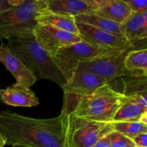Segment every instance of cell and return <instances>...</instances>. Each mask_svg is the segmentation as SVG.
Returning a JSON list of instances; mask_svg holds the SVG:
<instances>
[{"mask_svg": "<svg viewBox=\"0 0 147 147\" xmlns=\"http://www.w3.org/2000/svg\"><path fill=\"white\" fill-rule=\"evenodd\" d=\"M0 134L11 146L65 147L60 115L38 119L0 111Z\"/></svg>", "mask_w": 147, "mask_h": 147, "instance_id": "6da1fadb", "label": "cell"}, {"mask_svg": "<svg viewBox=\"0 0 147 147\" xmlns=\"http://www.w3.org/2000/svg\"><path fill=\"white\" fill-rule=\"evenodd\" d=\"M7 47L35 76L37 80L46 79L63 88L66 80L50 55L39 45L33 31H28L8 40Z\"/></svg>", "mask_w": 147, "mask_h": 147, "instance_id": "7a4b0ae2", "label": "cell"}, {"mask_svg": "<svg viewBox=\"0 0 147 147\" xmlns=\"http://www.w3.org/2000/svg\"><path fill=\"white\" fill-rule=\"evenodd\" d=\"M124 98L123 93L107 83L92 94L79 98L67 109H62L61 112L92 121L112 122Z\"/></svg>", "mask_w": 147, "mask_h": 147, "instance_id": "3957f363", "label": "cell"}, {"mask_svg": "<svg viewBox=\"0 0 147 147\" xmlns=\"http://www.w3.org/2000/svg\"><path fill=\"white\" fill-rule=\"evenodd\" d=\"M47 11V0H22L17 5L0 12V40L33 31L38 24L37 19Z\"/></svg>", "mask_w": 147, "mask_h": 147, "instance_id": "277c9868", "label": "cell"}, {"mask_svg": "<svg viewBox=\"0 0 147 147\" xmlns=\"http://www.w3.org/2000/svg\"><path fill=\"white\" fill-rule=\"evenodd\" d=\"M65 147H93L113 131L112 122L85 120L68 113H60Z\"/></svg>", "mask_w": 147, "mask_h": 147, "instance_id": "5b68a950", "label": "cell"}, {"mask_svg": "<svg viewBox=\"0 0 147 147\" xmlns=\"http://www.w3.org/2000/svg\"><path fill=\"white\" fill-rule=\"evenodd\" d=\"M114 53L116 52L98 50L81 41L59 49L51 57L67 82L76 73L80 64Z\"/></svg>", "mask_w": 147, "mask_h": 147, "instance_id": "8992f818", "label": "cell"}, {"mask_svg": "<svg viewBox=\"0 0 147 147\" xmlns=\"http://www.w3.org/2000/svg\"><path fill=\"white\" fill-rule=\"evenodd\" d=\"M130 50L116 52L108 55L81 63L76 71H86L96 75L110 84L118 78L123 77L126 73L124 67V59Z\"/></svg>", "mask_w": 147, "mask_h": 147, "instance_id": "52a82bcc", "label": "cell"}, {"mask_svg": "<svg viewBox=\"0 0 147 147\" xmlns=\"http://www.w3.org/2000/svg\"><path fill=\"white\" fill-rule=\"evenodd\" d=\"M76 25L78 30V36L82 41L98 50L121 52L134 47L123 35L111 34L83 23L76 22Z\"/></svg>", "mask_w": 147, "mask_h": 147, "instance_id": "ba28073f", "label": "cell"}, {"mask_svg": "<svg viewBox=\"0 0 147 147\" xmlns=\"http://www.w3.org/2000/svg\"><path fill=\"white\" fill-rule=\"evenodd\" d=\"M105 84L107 83L103 79L93 73L76 71L62 88L64 92L62 109H67L79 98L92 94Z\"/></svg>", "mask_w": 147, "mask_h": 147, "instance_id": "9c48e42d", "label": "cell"}, {"mask_svg": "<svg viewBox=\"0 0 147 147\" xmlns=\"http://www.w3.org/2000/svg\"><path fill=\"white\" fill-rule=\"evenodd\" d=\"M36 40L50 57L59 49L82 41L79 36L49 24H38L34 29Z\"/></svg>", "mask_w": 147, "mask_h": 147, "instance_id": "30bf717a", "label": "cell"}, {"mask_svg": "<svg viewBox=\"0 0 147 147\" xmlns=\"http://www.w3.org/2000/svg\"><path fill=\"white\" fill-rule=\"evenodd\" d=\"M106 0H47V10L52 13L77 17L96 12Z\"/></svg>", "mask_w": 147, "mask_h": 147, "instance_id": "8fae6325", "label": "cell"}, {"mask_svg": "<svg viewBox=\"0 0 147 147\" xmlns=\"http://www.w3.org/2000/svg\"><path fill=\"white\" fill-rule=\"evenodd\" d=\"M0 62L14 76L16 83L30 88L37 81L35 76L3 42L0 45Z\"/></svg>", "mask_w": 147, "mask_h": 147, "instance_id": "7c38bea8", "label": "cell"}, {"mask_svg": "<svg viewBox=\"0 0 147 147\" xmlns=\"http://www.w3.org/2000/svg\"><path fill=\"white\" fill-rule=\"evenodd\" d=\"M0 100L4 104L14 107H32L40 103L30 88L16 83L5 89H0Z\"/></svg>", "mask_w": 147, "mask_h": 147, "instance_id": "4fadbf2b", "label": "cell"}, {"mask_svg": "<svg viewBox=\"0 0 147 147\" xmlns=\"http://www.w3.org/2000/svg\"><path fill=\"white\" fill-rule=\"evenodd\" d=\"M123 27V36L133 47L138 42L145 41L147 37V10L140 13L132 12Z\"/></svg>", "mask_w": 147, "mask_h": 147, "instance_id": "5bb4252c", "label": "cell"}, {"mask_svg": "<svg viewBox=\"0 0 147 147\" xmlns=\"http://www.w3.org/2000/svg\"><path fill=\"white\" fill-rule=\"evenodd\" d=\"M131 13L130 7L124 0H106V3L94 14L119 24H123Z\"/></svg>", "mask_w": 147, "mask_h": 147, "instance_id": "9a60e30c", "label": "cell"}, {"mask_svg": "<svg viewBox=\"0 0 147 147\" xmlns=\"http://www.w3.org/2000/svg\"><path fill=\"white\" fill-rule=\"evenodd\" d=\"M123 94L126 97L147 95V73L127 72L123 76Z\"/></svg>", "mask_w": 147, "mask_h": 147, "instance_id": "2e32d148", "label": "cell"}, {"mask_svg": "<svg viewBox=\"0 0 147 147\" xmlns=\"http://www.w3.org/2000/svg\"><path fill=\"white\" fill-rule=\"evenodd\" d=\"M37 24H49L78 36V30L73 17L52 13L47 10L37 19Z\"/></svg>", "mask_w": 147, "mask_h": 147, "instance_id": "e0dca14e", "label": "cell"}, {"mask_svg": "<svg viewBox=\"0 0 147 147\" xmlns=\"http://www.w3.org/2000/svg\"><path fill=\"white\" fill-rule=\"evenodd\" d=\"M74 19L76 22L88 24L92 27L111 33V34L123 35V24H119L114 22L106 20L94 13L81 14V15L75 17Z\"/></svg>", "mask_w": 147, "mask_h": 147, "instance_id": "ac0fdd59", "label": "cell"}, {"mask_svg": "<svg viewBox=\"0 0 147 147\" xmlns=\"http://www.w3.org/2000/svg\"><path fill=\"white\" fill-rule=\"evenodd\" d=\"M145 112L147 111L139 106L134 99L125 96L123 104L116 111L113 121H138Z\"/></svg>", "mask_w": 147, "mask_h": 147, "instance_id": "d6986e66", "label": "cell"}, {"mask_svg": "<svg viewBox=\"0 0 147 147\" xmlns=\"http://www.w3.org/2000/svg\"><path fill=\"white\" fill-rule=\"evenodd\" d=\"M124 67L127 72L141 71L147 73L146 48L129 50L124 59Z\"/></svg>", "mask_w": 147, "mask_h": 147, "instance_id": "ffe728a7", "label": "cell"}, {"mask_svg": "<svg viewBox=\"0 0 147 147\" xmlns=\"http://www.w3.org/2000/svg\"><path fill=\"white\" fill-rule=\"evenodd\" d=\"M113 131L121 133L130 139L142 133H147V125L139 121H112Z\"/></svg>", "mask_w": 147, "mask_h": 147, "instance_id": "44dd1931", "label": "cell"}, {"mask_svg": "<svg viewBox=\"0 0 147 147\" xmlns=\"http://www.w3.org/2000/svg\"><path fill=\"white\" fill-rule=\"evenodd\" d=\"M111 147H136L133 141L117 131H112L107 136Z\"/></svg>", "mask_w": 147, "mask_h": 147, "instance_id": "7402d4cb", "label": "cell"}, {"mask_svg": "<svg viewBox=\"0 0 147 147\" xmlns=\"http://www.w3.org/2000/svg\"><path fill=\"white\" fill-rule=\"evenodd\" d=\"M125 2L130 7L132 12L140 13L147 10L146 0H127Z\"/></svg>", "mask_w": 147, "mask_h": 147, "instance_id": "603a6c76", "label": "cell"}, {"mask_svg": "<svg viewBox=\"0 0 147 147\" xmlns=\"http://www.w3.org/2000/svg\"><path fill=\"white\" fill-rule=\"evenodd\" d=\"M21 1L22 0H0V12L9 9Z\"/></svg>", "mask_w": 147, "mask_h": 147, "instance_id": "cb8c5ba5", "label": "cell"}, {"mask_svg": "<svg viewBox=\"0 0 147 147\" xmlns=\"http://www.w3.org/2000/svg\"><path fill=\"white\" fill-rule=\"evenodd\" d=\"M132 141L136 147H147V133L139 134Z\"/></svg>", "mask_w": 147, "mask_h": 147, "instance_id": "d4e9b609", "label": "cell"}, {"mask_svg": "<svg viewBox=\"0 0 147 147\" xmlns=\"http://www.w3.org/2000/svg\"><path fill=\"white\" fill-rule=\"evenodd\" d=\"M93 147H111L110 144H109V141L107 136L100 139V140L99 141L97 144H96Z\"/></svg>", "mask_w": 147, "mask_h": 147, "instance_id": "484cf974", "label": "cell"}, {"mask_svg": "<svg viewBox=\"0 0 147 147\" xmlns=\"http://www.w3.org/2000/svg\"><path fill=\"white\" fill-rule=\"evenodd\" d=\"M138 121L141 122L143 124L147 125V112H145L144 113L142 116H140V118L139 119Z\"/></svg>", "mask_w": 147, "mask_h": 147, "instance_id": "4316f807", "label": "cell"}, {"mask_svg": "<svg viewBox=\"0 0 147 147\" xmlns=\"http://www.w3.org/2000/svg\"><path fill=\"white\" fill-rule=\"evenodd\" d=\"M5 145H6L5 140H4L3 136H1V134H0V147H4Z\"/></svg>", "mask_w": 147, "mask_h": 147, "instance_id": "83f0119b", "label": "cell"}, {"mask_svg": "<svg viewBox=\"0 0 147 147\" xmlns=\"http://www.w3.org/2000/svg\"><path fill=\"white\" fill-rule=\"evenodd\" d=\"M11 147H28V146H11Z\"/></svg>", "mask_w": 147, "mask_h": 147, "instance_id": "f1b7e54d", "label": "cell"}]
</instances>
